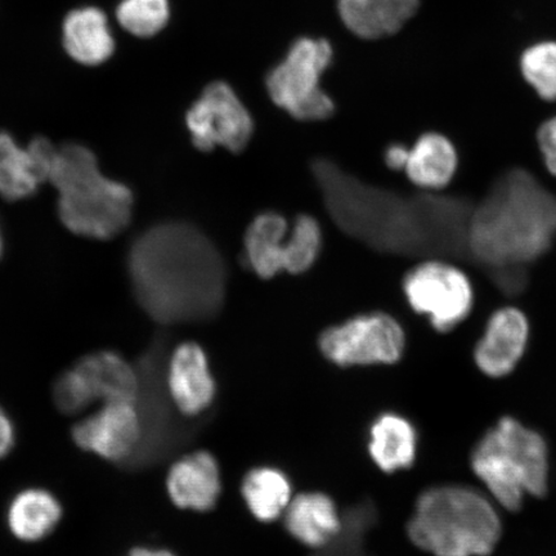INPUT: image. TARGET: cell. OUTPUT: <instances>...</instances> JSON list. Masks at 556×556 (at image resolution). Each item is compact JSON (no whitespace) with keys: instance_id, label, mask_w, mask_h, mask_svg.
I'll use <instances>...</instances> for the list:
<instances>
[{"instance_id":"6","label":"cell","mask_w":556,"mask_h":556,"mask_svg":"<svg viewBox=\"0 0 556 556\" xmlns=\"http://www.w3.org/2000/svg\"><path fill=\"white\" fill-rule=\"evenodd\" d=\"M470 468L496 505L518 511L526 497L547 495L551 454L544 435L513 416L486 430L470 454Z\"/></svg>"},{"instance_id":"23","label":"cell","mask_w":556,"mask_h":556,"mask_svg":"<svg viewBox=\"0 0 556 556\" xmlns=\"http://www.w3.org/2000/svg\"><path fill=\"white\" fill-rule=\"evenodd\" d=\"M62 505L52 492L27 489L17 493L7 510V526L13 536L37 542L50 536L62 518Z\"/></svg>"},{"instance_id":"14","label":"cell","mask_w":556,"mask_h":556,"mask_svg":"<svg viewBox=\"0 0 556 556\" xmlns=\"http://www.w3.org/2000/svg\"><path fill=\"white\" fill-rule=\"evenodd\" d=\"M532 328L527 313L505 304L491 313L471 350V363L483 377H510L527 358Z\"/></svg>"},{"instance_id":"16","label":"cell","mask_w":556,"mask_h":556,"mask_svg":"<svg viewBox=\"0 0 556 556\" xmlns=\"http://www.w3.org/2000/svg\"><path fill=\"white\" fill-rule=\"evenodd\" d=\"M55 149L45 137L23 146L0 130V197L20 201L37 193L50 179Z\"/></svg>"},{"instance_id":"12","label":"cell","mask_w":556,"mask_h":556,"mask_svg":"<svg viewBox=\"0 0 556 556\" xmlns=\"http://www.w3.org/2000/svg\"><path fill=\"white\" fill-rule=\"evenodd\" d=\"M139 374L114 351L83 357L55 380L53 401L61 413L75 415L96 402L138 401Z\"/></svg>"},{"instance_id":"11","label":"cell","mask_w":556,"mask_h":556,"mask_svg":"<svg viewBox=\"0 0 556 556\" xmlns=\"http://www.w3.org/2000/svg\"><path fill=\"white\" fill-rule=\"evenodd\" d=\"M407 343L405 324L387 311L364 313L319 337V350L339 366L394 365L405 356Z\"/></svg>"},{"instance_id":"26","label":"cell","mask_w":556,"mask_h":556,"mask_svg":"<svg viewBox=\"0 0 556 556\" xmlns=\"http://www.w3.org/2000/svg\"><path fill=\"white\" fill-rule=\"evenodd\" d=\"M377 521L378 510L371 500L348 507L337 536L312 556H371L366 552L365 539Z\"/></svg>"},{"instance_id":"3","label":"cell","mask_w":556,"mask_h":556,"mask_svg":"<svg viewBox=\"0 0 556 556\" xmlns=\"http://www.w3.org/2000/svg\"><path fill=\"white\" fill-rule=\"evenodd\" d=\"M551 173L507 170L491 186L471 214L468 228L470 262L477 269L530 264L552 247L556 236V194L547 186Z\"/></svg>"},{"instance_id":"22","label":"cell","mask_w":556,"mask_h":556,"mask_svg":"<svg viewBox=\"0 0 556 556\" xmlns=\"http://www.w3.org/2000/svg\"><path fill=\"white\" fill-rule=\"evenodd\" d=\"M285 527L302 544L319 548L337 536L342 516L324 493H302L288 507Z\"/></svg>"},{"instance_id":"24","label":"cell","mask_w":556,"mask_h":556,"mask_svg":"<svg viewBox=\"0 0 556 556\" xmlns=\"http://www.w3.org/2000/svg\"><path fill=\"white\" fill-rule=\"evenodd\" d=\"M64 45L76 62L88 66L103 64L115 50L108 18L93 7L70 13L64 24Z\"/></svg>"},{"instance_id":"25","label":"cell","mask_w":556,"mask_h":556,"mask_svg":"<svg viewBox=\"0 0 556 556\" xmlns=\"http://www.w3.org/2000/svg\"><path fill=\"white\" fill-rule=\"evenodd\" d=\"M242 496L253 516L268 523L281 516L291 496L289 478L281 470L262 467L249 471L242 482Z\"/></svg>"},{"instance_id":"30","label":"cell","mask_w":556,"mask_h":556,"mask_svg":"<svg viewBox=\"0 0 556 556\" xmlns=\"http://www.w3.org/2000/svg\"><path fill=\"white\" fill-rule=\"evenodd\" d=\"M413 143L394 139L389 141L381 151V162L384 168L392 174H403L407 164L409 149Z\"/></svg>"},{"instance_id":"17","label":"cell","mask_w":556,"mask_h":556,"mask_svg":"<svg viewBox=\"0 0 556 556\" xmlns=\"http://www.w3.org/2000/svg\"><path fill=\"white\" fill-rule=\"evenodd\" d=\"M166 389L178 412L198 416L206 412L215 397V382L206 354L197 343H182L166 361Z\"/></svg>"},{"instance_id":"1","label":"cell","mask_w":556,"mask_h":556,"mask_svg":"<svg viewBox=\"0 0 556 556\" xmlns=\"http://www.w3.org/2000/svg\"><path fill=\"white\" fill-rule=\"evenodd\" d=\"M311 169L326 211L350 238L408 268L429 258L468 266L475 206L448 187L424 191L407 179L367 184L326 157L316 159Z\"/></svg>"},{"instance_id":"7","label":"cell","mask_w":556,"mask_h":556,"mask_svg":"<svg viewBox=\"0 0 556 556\" xmlns=\"http://www.w3.org/2000/svg\"><path fill=\"white\" fill-rule=\"evenodd\" d=\"M321 248L323 229L312 215H298L290 225L280 213L264 212L247 229L243 260L256 276L269 280L282 273H307Z\"/></svg>"},{"instance_id":"21","label":"cell","mask_w":556,"mask_h":556,"mask_svg":"<svg viewBox=\"0 0 556 556\" xmlns=\"http://www.w3.org/2000/svg\"><path fill=\"white\" fill-rule=\"evenodd\" d=\"M417 443L414 424L405 416L387 413L372 422L368 451L382 471L395 472L413 467Z\"/></svg>"},{"instance_id":"27","label":"cell","mask_w":556,"mask_h":556,"mask_svg":"<svg viewBox=\"0 0 556 556\" xmlns=\"http://www.w3.org/2000/svg\"><path fill=\"white\" fill-rule=\"evenodd\" d=\"M518 70L521 80L539 100L556 103V40H542L526 48Z\"/></svg>"},{"instance_id":"15","label":"cell","mask_w":556,"mask_h":556,"mask_svg":"<svg viewBox=\"0 0 556 556\" xmlns=\"http://www.w3.org/2000/svg\"><path fill=\"white\" fill-rule=\"evenodd\" d=\"M79 448L111 463H130L142 443L138 401L102 403V407L73 428Z\"/></svg>"},{"instance_id":"9","label":"cell","mask_w":556,"mask_h":556,"mask_svg":"<svg viewBox=\"0 0 556 556\" xmlns=\"http://www.w3.org/2000/svg\"><path fill=\"white\" fill-rule=\"evenodd\" d=\"M332 61L328 40L302 38L295 41L280 65L269 73L270 100L301 122H323L336 113V103L321 87Z\"/></svg>"},{"instance_id":"5","label":"cell","mask_w":556,"mask_h":556,"mask_svg":"<svg viewBox=\"0 0 556 556\" xmlns=\"http://www.w3.org/2000/svg\"><path fill=\"white\" fill-rule=\"evenodd\" d=\"M48 182L59 193L62 225L81 238L115 239L134 217V192L104 176L94 152L85 144L73 142L55 149Z\"/></svg>"},{"instance_id":"13","label":"cell","mask_w":556,"mask_h":556,"mask_svg":"<svg viewBox=\"0 0 556 556\" xmlns=\"http://www.w3.org/2000/svg\"><path fill=\"white\" fill-rule=\"evenodd\" d=\"M194 148L203 152L225 149L240 154L254 135V121L239 96L225 81L208 85L186 114Z\"/></svg>"},{"instance_id":"20","label":"cell","mask_w":556,"mask_h":556,"mask_svg":"<svg viewBox=\"0 0 556 556\" xmlns=\"http://www.w3.org/2000/svg\"><path fill=\"white\" fill-rule=\"evenodd\" d=\"M419 9L420 0H339L340 16L348 29L367 40L397 34Z\"/></svg>"},{"instance_id":"4","label":"cell","mask_w":556,"mask_h":556,"mask_svg":"<svg viewBox=\"0 0 556 556\" xmlns=\"http://www.w3.org/2000/svg\"><path fill=\"white\" fill-rule=\"evenodd\" d=\"M503 532L495 502L475 486L455 483L421 492L407 525L408 539L432 556H489Z\"/></svg>"},{"instance_id":"8","label":"cell","mask_w":556,"mask_h":556,"mask_svg":"<svg viewBox=\"0 0 556 556\" xmlns=\"http://www.w3.org/2000/svg\"><path fill=\"white\" fill-rule=\"evenodd\" d=\"M401 290L414 315L442 336L467 321L475 308L471 277L454 262L429 258L413 264L402 276Z\"/></svg>"},{"instance_id":"29","label":"cell","mask_w":556,"mask_h":556,"mask_svg":"<svg viewBox=\"0 0 556 556\" xmlns=\"http://www.w3.org/2000/svg\"><path fill=\"white\" fill-rule=\"evenodd\" d=\"M538 143L546 170L556 177V114L541 123Z\"/></svg>"},{"instance_id":"10","label":"cell","mask_w":556,"mask_h":556,"mask_svg":"<svg viewBox=\"0 0 556 556\" xmlns=\"http://www.w3.org/2000/svg\"><path fill=\"white\" fill-rule=\"evenodd\" d=\"M164 339H159L141 361L139 367L138 407L142 417L143 437L134 460L138 465L150 464L166 457L197 432V428L186 426L173 412L168 389L165 382Z\"/></svg>"},{"instance_id":"33","label":"cell","mask_w":556,"mask_h":556,"mask_svg":"<svg viewBox=\"0 0 556 556\" xmlns=\"http://www.w3.org/2000/svg\"><path fill=\"white\" fill-rule=\"evenodd\" d=\"M3 250V238H2V229H0V256H2Z\"/></svg>"},{"instance_id":"28","label":"cell","mask_w":556,"mask_h":556,"mask_svg":"<svg viewBox=\"0 0 556 556\" xmlns=\"http://www.w3.org/2000/svg\"><path fill=\"white\" fill-rule=\"evenodd\" d=\"M169 13L168 0H123L116 15L125 30L150 38L168 24Z\"/></svg>"},{"instance_id":"18","label":"cell","mask_w":556,"mask_h":556,"mask_svg":"<svg viewBox=\"0 0 556 556\" xmlns=\"http://www.w3.org/2000/svg\"><path fill=\"white\" fill-rule=\"evenodd\" d=\"M172 502L182 509L212 510L220 495L218 463L201 451L180 458L166 478Z\"/></svg>"},{"instance_id":"32","label":"cell","mask_w":556,"mask_h":556,"mask_svg":"<svg viewBox=\"0 0 556 556\" xmlns=\"http://www.w3.org/2000/svg\"><path fill=\"white\" fill-rule=\"evenodd\" d=\"M128 556H176L168 551H155V548L137 547Z\"/></svg>"},{"instance_id":"31","label":"cell","mask_w":556,"mask_h":556,"mask_svg":"<svg viewBox=\"0 0 556 556\" xmlns=\"http://www.w3.org/2000/svg\"><path fill=\"white\" fill-rule=\"evenodd\" d=\"M16 442V429L9 414L0 406V460L10 454Z\"/></svg>"},{"instance_id":"2","label":"cell","mask_w":556,"mask_h":556,"mask_svg":"<svg viewBox=\"0 0 556 556\" xmlns=\"http://www.w3.org/2000/svg\"><path fill=\"white\" fill-rule=\"evenodd\" d=\"M128 273L137 302L159 324L206 323L225 307L224 255L187 222H163L139 235L129 250Z\"/></svg>"},{"instance_id":"19","label":"cell","mask_w":556,"mask_h":556,"mask_svg":"<svg viewBox=\"0 0 556 556\" xmlns=\"http://www.w3.org/2000/svg\"><path fill=\"white\" fill-rule=\"evenodd\" d=\"M457 169L458 152L452 139L427 130L413 142L403 174L415 189L441 191L454 180Z\"/></svg>"}]
</instances>
